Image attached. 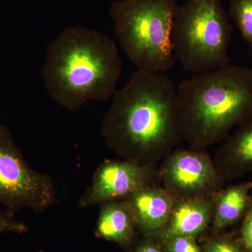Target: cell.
Returning <instances> with one entry per match:
<instances>
[{
  "label": "cell",
  "instance_id": "obj_6",
  "mask_svg": "<svg viewBox=\"0 0 252 252\" xmlns=\"http://www.w3.org/2000/svg\"><path fill=\"white\" fill-rule=\"evenodd\" d=\"M56 202L49 176L29 166L9 129L0 124V205L14 214L21 209L44 211Z\"/></svg>",
  "mask_w": 252,
  "mask_h": 252
},
{
  "label": "cell",
  "instance_id": "obj_15",
  "mask_svg": "<svg viewBox=\"0 0 252 252\" xmlns=\"http://www.w3.org/2000/svg\"><path fill=\"white\" fill-rule=\"evenodd\" d=\"M203 252H246L238 237L214 233L200 244Z\"/></svg>",
  "mask_w": 252,
  "mask_h": 252
},
{
  "label": "cell",
  "instance_id": "obj_7",
  "mask_svg": "<svg viewBox=\"0 0 252 252\" xmlns=\"http://www.w3.org/2000/svg\"><path fill=\"white\" fill-rule=\"evenodd\" d=\"M158 177L176 200L212 196L223 185L205 149H175L161 162Z\"/></svg>",
  "mask_w": 252,
  "mask_h": 252
},
{
  "label": "cell",
  "instance_id": "obj_17",
  "mask_svg": "<svg viewBox=\"0 0 252 252\" xmlns=\"http://www.w3.org/2000/svg\"><path fill=\"white\" fill-rule=\"evenodd\" d=\"M239 240L246 252H252V194L250 203L243 217Z\"/></svg>",
  "mask_w": 252,
  "mask_h": 252
},
{
  "label": "cell",
  "instance_id": "obj_13",
  "mask_svg": "<svg viewBox=\"0 0 252 252\" xmlns=\"http://www.w3.org/2000/svg\"><path fill=\"white\" fill-rule=\"evenodd\" d=\"M252 194V182L221 189L215 196L211 228L213 233L235 224L243 219Z\"/></svg>",
  "mask_w": 252,
  "mask_h": 252
},
{
  "label": "cell",
  "instance_id": "obj_19",
  "mask_svg": "<svg viewBox=\"0 0 252 252\" xmlns=\"http://www.w3.org/2000/svg\"><path fill=\"white\" fill-rule=\"evenodd\" d=\"M132 252H166L157 238H142L134 245Z\"/></svg>",
  "mask_w": 252,
  "mask_h": 252
},
{
  "label": "cell",
  "instance_id": "obj_2",
  "mask_svg": "<svg viewBox=\"0 0 252 252\" xmlns=\"http://www.w3.org/2000/svg\"><path fill=\"white\" fill-rule=\"evenodd\" d=\"M122 62L115 41L82 26L63 30L47 46L42 67L50 97L69 110L91 100H109L116 93Z\"/></svg>",
  "mask_w": 252,
  "mask_h": 252
},
{
  "label": "cell",
  "instance_id": "obj_3",
  "mask_svg": "<svg viewBox=\"0 0 252 252\" xmlns=\"http://www.w3.org/2000/svg\"><path fill=\"white\" fill-rule=\"evenodd\" d=\"M177 94L183 140L205 149L252 115V69L227 64L195 74Z\"/></svg>",
  "mask_w": 252,
  "mask_h": 252
},
{
  "label": "cell",
  "instance_id": "obj_18",
  "mask_svg": "<svg viewBox=\"0 0 252 252\" xmlns=\"http://www.w3.org/2000/svg\"><path fill=\"white\" fill-rule=\"evenodd\" d=\"M28 231L26 224L14 218V214L0 210V235L5 233H23Z\"/></svg>",
  "mask_w": 252,
  "mask_h": 252
},
{
  "label": "cell",
  "instance_id": "obj_1",
  "mask_svg": "<svg viewBox=\"0 0 252 252\" xmlns=\"http://www.w3.org/2000/svg\"><path fill=\"white\" fill-rule=\"evenodd\" d=\"M101 134L124 160L155 168L183 140L177 89L163 72L137 70L114 94Z\"/></svg>",
  "mask_w": 252,
  "mask_h": 252
},
{
  "label": "cell",
  "instance_id": "obj_9",
  "mask_svg": "<svg viewBox=\"0 0 252 252\" xmlns=\"http://www.w3.org/2000/svg\"><path fill=\"white\" fill-rule=\"evenodd\" d=\"M137 223L138 233L144 238H157L165 229L176 199L155 183L144 187L127 199Z\"/></svg>",
  "mask_w": 252,
  "mask_h": 252
},
{
  "label": "cell",
  "instance_id": "obj_4",
  "mask_svg": "<svg viewBox=\"0 0 252 252\" xmlns=\"http://www.w3.org/2000/svg\"><path fill=\"white\" fill-rule=\"evenodd\" d=\"M175 0H117L109 16L121 47L137 70L165 72L175 66L172 29Z\"/></svg>",
  "mask_w": 252,
  "mask_h": 252
},
{
  "label": "cell",
  "instance_id": "obj_12",
  "mask_svg": "<svg viewBox=\"0 0 252 252\" xmlns=\"http://www.w3.org/2000/svg\"><path fill=\"white\" fill-rule=\"evenodd\" d=\"M98 220L94 235L120 245L132 248L135 245L137 223L127 200H114L99 205Z\"/></svg>",
  "mask_w": 252,
  "mask_h": 252
},
{
  "label": "cell",
  "instance_id": "obj_5",
  "mask_svg": "<svg viewBox=\"0 0 252 252\" xmlns=\"http://www.w3.org/2000/svg\"><path fill=\"white\" fill-rule=\"evenodd\" d=\"M231 32L220 0H187L177 6L172 25L176 59L195 74L224 66Z\"/></svg>",
  "mask_w": 252,
  "mask_h": 252
},
{
  "label": "cell",
  "instance_id": "obj_10",
  "mask_svg": "<svg viewBox=\"0 0 252 252\" xmlns=\"http://www.w3.org/2000/svg\"><path fill=\"white\" fill-rule=\"evenodd\" d=\"M215 196L176 200L165 229L157 238L175 235L200 238L211 226Z\"/></svg>",
  "mask_w": 252,
  "mask_h": 252
},
{
  "label": "cell",
  "instance_id": "obj_8",
  "mask_svg": "<svg viewBox=\"0 0 252 252\" xmlns=\"http://www.w3.org/2000/svg\"><path fill=\"white\" fill-rule=\"evenodd\" d=\"M157 172L124 160H107L99 164L91 185L79 199L81 208L114 200H127L137 190L154 184Z\"/></svg>",
  "mask_w": 252,
  "mask_h": 252
},
{
  "label": "cell",
  "instance_id": "obj_11",
  "mask_svg": "<svg viewBox=\"0 0 252 252\" xmlns=\"http://www.w3.org/2000/svg\"><path fill=\"white\" fill-rule=\"evenodd\" d=\"M213 160L223 182L252 172V115L225 140Z\"/></svg>",
  "mask_w": 252,
  "mask_h": 252
},
{
  "label": "cell",
  "instance_id": "obj_14",
  "mask_svg": "<svg viewBox=\"0 0 252 252\" xmlns=\"http://www.w3.org/2000/svg\"><path fill=\"white\" fill-rule=\"evenodd\" d=\"M228 12L244 39L252 46V0H230Z\"/></svg>",
  "mask_w": 252,
  "mask_h": 252
},
{
  "label": "cell",
  "instance_id": "obj_16",
  "mask_svg": "<svg viewBox=\"0 0 252 252\" xmlns=\"http://www.w3.org/2000/svg\"><path fill=\"white\" fill-rule=\"evenodd\" d=\"M166 252H203L197 239L183 235L157 238Z\"/></svg>",
  "mask_w": 252,
  "mask_h": 252
}]
</instances>
